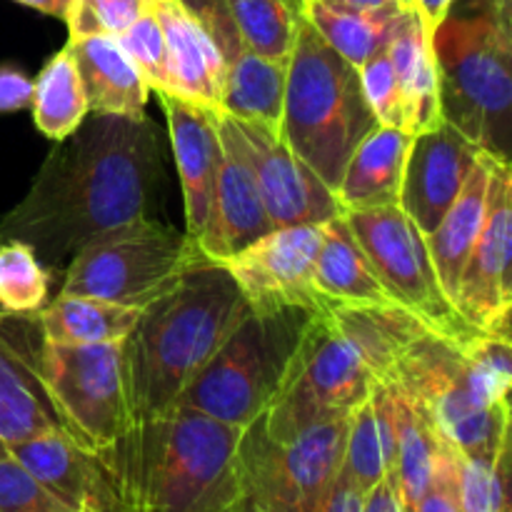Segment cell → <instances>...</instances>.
Returning a JSON list of instances; mask_svg holds the SVG:
<instances>
[{
  "label": "cell",
  "mask_w": 512,
  "mask_h": 512,
  "mask_svg": "<svg viewBox=\"0 0 512 512\" xmlns=\"http://www.w3.org/2000/svg\"><path fill=\"white\" fill-rule=\"evenodd\" d=\"M45 433H68V428L45 388L20 315L0 310V440L8 448Z\"/></svg>",
  "instance_id": "cell-18"
},
{
  "label": "cell",
  "mask_w": 512,
  "mask_h": 512,
  "mask_svg": "<svg viewBox=\"0 0 512 512\" xmlns=\"http://www.w3.org/2000/svg\"><path fill=\"white\" fill-rule=\"evenodd\" d=\"M225 5L250 50L288 63L305 18V0H225Z\"/></svg>",
  "instance_id": "cell-34"
},
{
  "label": "cell",
  "mask_w": 512,
  "mask_h": 512,
  "mask_svg": "<svg viewBox=\"0 0 512 512\" xmlns=\"http://www.w3.org/2000/svg\"><path fill=\"white\" fill-rule=\"evenodd\" d=\"M378 128L353 63L330 48L303 18L285 75L278 135L313 173L338 190L360 140Z\"/></svg>",
  "instance_id": "cell-5"
},
{
  "label": "cell",
  "mask_w": 512,
  "mask_h": 512,
  "mask_svg": "<svg viewBox=\"0 0 512 512\" xmlns=\"http://www.w3.org/2000/svg\"><path fill=\"white\" fill-rule=\"evenodd\" d=\"M153 13L163 28L170 93L220 110L223 58L205 25L185 0H153Z\"/></svg>",
  "instance_id": "cell-21"
},
{
  "label": "cell",
  "mask_w": 512,
  "mask_h": 512,
  "mask_svg": "<svg viewBox=\"0 0 512 512\" xmlns=\"http://www.w3.org/2000/svg\"><path fill=\"white\" fill-rule=\"evenodd\" d=\"M215 123L220 143L248 165L275 228L323 225L343 213L338 195L283 143L278 130L238 120L223 110H215Z\"/></svg>",
  "instance_id": "cell-13"
},
{
  "label": "cell",
  "mask_w": 512,
  "mask_h": 512,
  "mask_svg": "<svg viewBox=\"0 0 512 512\" xmlns=\"http://www.w3.org/2000/svg\"><path fill=\"white\" fill-rule=\"evenodd\" d=\"M465 370L473 393L488 408L510 405L512 388V348L505 335L475 333L468 343L460 345Z\"/></svg>",
  "instance_id": "cell-36"
},
{
  "label": "cell",
  "mask_w": 512,
  "mask_h": 512,
  "mask_svg": "<svg viewBox=\"0 0 512 512\" xmlns=\"http://www.w3.org/2000/svg\"><path fill=\"white\" fill-rule=\"evenodd\" d=\"M398 5H403L405 10H415V0H395Z\"/></svg>",
  "instance_id": "cell-50"
},
{
  "label": "cell",
  "mask_w": 512,
  "mask_h": 512,
  "mask_svg": "<svg viewBox=\"0 0 512 512\" xmlns=\"http://www.w3.org/2000/svg\"><path fill=\"white\" fill-rule=\"evenodd\" d=\"M405 13L410 10L400 5L383 10H343L305 0V18L310 20V25L323 35L330 48L338 50L355 68L388 48Z\"/></svg>",
  "instance_id": "cell-32"
},
{
  "label": "cell",
  "mask_w": 512,
  "mask_h": 512,
  "mask_svg": "<svg viewBox=\"0 0 512 512\" xmlns=\"http://www.w3.org/2000/svg\"><path fill=\"white\" fill-rule=\"evenodd\" d=\"M350 415L308 425L285 440L245 425L238 448L245 512H318L343 468Z\"/></svg>",
  "instance_id": "cell-8"
},
{
  "label": "cell",
  "mask_w": 512,
  "mask_h": 512,
  "mask_svg": "<svg viewBox=\"0 0 512 512\" xmlns=\"http://www.w3.org/2000/svg\"><path fill=\"white\" fill-rule=\"evenodd\" d=\"M375 383L358 350L323 310L310 318L280 393L253 423L268 438L285 440L320 420L350 415Z\"/></svg>",
  "instance_id": "cell-10"
},
{
  "label": "cell",
  "mask_w": 512,
  "mask_h": 512,
  "mask_svg": "<svg viewBox=\"0 0 512 512\" xmlns=\"http://www.w3.org/2000/svg\"><path fill=\"white\" fill-rule=\"evenodd\" d=\"M5 450H8V448H5V443H3V440H0V453H5Z\"/></svg>",
  "instance_id": "cell-52"
},
{
  "label": "cell",
  "mask_w": 512,
  "mask_h": 512,
  "mask_svg": "<svg viewBox=\"0 0 512 512\" xmlns=\"http://www.w3.org/2000/svg\"><path fill=\"white\" fill-rule=\"evenodd\" d=\"M395 463V415L383 380L370 388V395L350 413L340 473L363 493L388 478Z\"/></svg>",
  "instance_id": "cell-29"
},
{
  "label": "cell",
  "mask_w": 512,
  "mask_h": 512,
  "mask_svg": "<svg viewBox=\"0 0 512 512\" xmlns=\"http://www.w3.org/2000/svg\"><path fill=\"white\" fill-rule=\"evenodd\" d=\"M33 315L40 340L45 343L98 345L128 338L138 323L140 310L88 295L60 293L48 308Z\"/></svg>",
  "instance_id": "cell-31"
},
{
  "label": "cell",
  "mask_w": 512,
  "mask_h": 512,
  "mask_svg": "<svg viewBox=\"0 0 512 512\" xmlns=\"http://www.w3.org/2000/svg\"><path fill=\"white\" fill-rule=\"evenodd\" d=\"M325 313L353 343L375 380H383L420 338L433 333L418 315L398 303L330 305Z\"/></svg>",
  "instance_id": "cell-25"
},
{
  "label": "cell",
  "mask_w": 512,
  "mask_h": 512,
  "mask_svg": "<svg viewBox=\"0 0 512 512\" xmlns=\"http://www.w3.org/2000/svg\"><path fill=\"white\" fill-rule=\"evenodd\" d=\"M248 308L228 270L215 263L195 265L145 305L123 345L130 418L173 408Z\"/></svg>",
  "instance_id": "cell-3"
},
{
  "label": "cell",
  "mask_w": 512,
  "mask_h": 512,
  "mask_svg": "<svg viewBox=\"0 0 512 512\" xmlns=\"http://www.w3.org/2000/svg\"><path fill=\"white\" fill-rule=\"evenodd\" d=\"M200 263L208 260L188 235L140 218L80 248L65 268L63 293L143 310Z\"/></svg>",
  "instance_id": "cell-7"
},
{
  "label": "cell",
  "mask_w": 512,
  "mask_h": 512,
  "mask_svg": "<svg viewBox=\"0 0 512 512\" xmlns=\"http://www.w3.org/2000/svg\"><path fill=\"white\" fill-rule=\"evenodd\" d=\"M273 228L275 225L265 210L248 165L223 145L213 203L203 230L193 240L200 255L208 263L223 265Z\"/></svg>",
  "instance_id": "cell-20"
},
{
  "label": "cell",
  "mask_w": 512,
  "mask_h": 512,
  "mask_svg": "<svg viewBox=\"0 0 512 512\" xmlns=\"http://www.w3.org/2000/svg\"><path fill=\"white\" fill-rule=\"evenodd\" d=\"M118 500V498H115ZM118 508H120V512H130L128 508H123V505H120V500H118ZM230 512H245V510H240V508H235V510H230Z\"/></svg>",
  "instance_id": "cell-51"
},
{
  "label": "cell",
  "mask_w": 512,
  "mask_h": 512,
  "mask_svg": "<svg viewBox=\"0 0 512 512\" xmlns=\"http://www.w3.org/2000/svg\"><path fill=\"white\" fill-rule=\"evenodd\" d=\"M50 273L35 250L23 240L0 243V310L33 315L50 293Z\"/></svg>",
  "instance_id": "cell-35"
},
{
  "label": "cell",
  "mask_w": 512,
  "mask_h": 512,
  "mask_svg": "<svg viewBox=\"0 0 512 512\" xmlns=\"http://www.w3.org/2000/svg\"><path fill=\"white\" fill-rule=\"evenodd\" d=\"M120 48L128 53L135 68L148 83L150 93H170L168 58H165V38L153 8L140 15L125 33L118 35Z\"/></svg>",
  "instance_id": "cell-39"
},
{
  "label": "cell",
  "mask_w": 512,
  "mask_h": 512,
  "mask_svg": "<svg viewBox=\"0 0 512 512\" xmlns=\"http://www.w3.org/2000/svg\"><path fill=\"white\" fill-rule=\"evenodd\" d=\"M508 470L510 445L495 458V463H480L458 455V495L463 512H510Z\"/></svg>",
  "instance_id": "cell-37"
},
{
  "label": "cell",
  "mask_w": 512,
  "mask_h": 512,
  "mask_svg": "<svg viewBox=\"0 0 512 512\" xmlns=\"http://www.w3.org/2000/svg\"><path fill=\"white\" fill-rule=\"evenodd\" d=\"M240 438L238 425L173 405L133 420L95 458L130 512H230L240 503Z\"/></svg>",
  "instance_id": "cell-2"
},
{
  "label": "cell",
  "mask_w": 512,
  "mask_h": 512,
  "mask_svg": "<svg viewBox=\"0 0 512 512\" xmlns=\"http://www.w3.org/2000/svg\"><path fill=\"white\" fill-rule=\"evenodd\" d=\"M512 168L495 158L488 210L460 273L455 310L470 328L510 338L512 313Z\"/></svg>",
  "instance_id": "cell-14"
},
{
  "label": "cell",
  "mask_w": 512,
  "mask_h": 512,
  "mask_svg": "<svg viewBox=\"0 0 512 512\" xmlns=\"http://www.w3.org/2000/svg\"><path fill=\"white\" fill-rule=\"evenodd\" d=\"M383 383L390 393L395 415V463L388 478L393 480L395 490H398L400 505L408 512L415 505V500L423 495V490L428 488L435 458L443 448V438L413 395H408L388 380H383Z\"/></svg>",
  "instance_id": "cell-30"
},
{
  "label": "cell",
  "mask_w": 512,
  "mask_h": 512,
  "mask_svg": "<svg viewBox=\"0 0 512 512\" xmlns=\"http://www.w3.org/2000/svg\"><path fill=\"white\" fill-rule=\"evenodd\" d=\"M443 118L480 150L512 155V0H475L433 35Z\"/></svg>",
  "instance_id": "cell-4"
},
{
  "label": "cell",
  "mask_w": 512,
  "mask_h": 512,
  "mask_svg": "<svg viewBox=\"0 0 512 512\" xmlns=\"http://www.w3.org/2000/svg\"><path fill=\"white\" fill-rule=\"evenodd\" d=\"M383 380L413 395L458 455L495 463L510 445V405L488 408L473 393L458 343L438 333L420 338Z\"/></svg>",
  "instance_id": "cell-9"
},
{
  "label": "cell",
  "mask_w": 512,
  "mask_h": 512,
  "mask_svg": "<svg viewBox=\"0 0 512 512\" xmlns=\"http://www.w3.org/2000/svg\"><path fill=\"white\" fill-rule=\"evenodd\" d=\"M495 155L480 150L473 170L465 178L458 198L443 215L438 228L430 235H425L430 258H433L435 273H438L440 288L448 295L450 303L455 305V293H458L460 273H463L468 255L473 250L475 238L483 228L485 210H488V193H490V173H493Z\"/></svg>",
  "instance_id": "cell-24"
},
{
  "label": "cell",
  "mask_w": 512,
  "mask_h": 512,
  "mask_svg": "<svg viewBox=\"0 0 512 512\" xmlns=\"http://www.w3.org/2000/svg\"><path fill=\"white\" fill-rule=\"evenodd\" d=\"M313 315L305 308H248L175 405L238 428L258 420L283 388Z\"/></svg>",
  "instance_id": "cell-6"
},
{
  "label": "cell",
  "mask_w": 512,
  "mask_h": 512,
  "mask_svg": "<svg viewBox=\"0 0 512 512\" xmlns=\"http://www.w3.org/2000/svg\"><path fill=\"white\" fill-rule=\"evenodd\" d=\"M8 453L70 512L98 505L108 478L98 458L68 433H45L8 445Z\"/></svg>",
  "instance_id": "cell-22"
},
{
  "label": "cell",
  "mask_w": 512,
  "mask_h": 512,
  "mask_svg": "<svg viewBox=\"0 0 512 512\" xmlns=\"http://www.w3.org/2000/svg\"><path fill=\"white\" fill-rule=\"evenodd\" d=\"M105 478H108V475H105ZM88 512H120L118 500H115V493H113V488H110V483L105 485V490H103V495H100L98 505H95V508L88 510Z\"/></svg>",
  "instance_id": "cell-49"
},
{
  "label": "cell",
  "mask_w": 512,
  "mask_h": 512,
  "mask_svg": "<svg viewBox=\"0 0 512 512\" xmlns=\"http://www.w3.org/2000/svg\"><path fill=\"white\" fill-rule=\"evenodd\" d=\"M150 8L153 0H70L63 20L68 23L70 38L80 35L118 38Z\"/></svg>",
  "instance_id": "cell-38"
},
{
  "label": "cell",
  "mask_w": 512,
  "mask_h": 512,
  "mask_svg": "<svg viewBox=\"0 0 512 512\" xmlns=\"http://www.w3.org/2000/svg\"><path fill=\"white\" fill-rule=\"evenodd\" d=\"M15 3L28 5V8L40 10V13L53 15V18H60V20H63V18H65V13H68L70 0H15Z\"/></svg>",
  "instance_id": "cell-48"
},
{
  "label": "cell",
  "mask_w": 512,
  "mask_h": 512,
  "mask_svg": "<svg viewBox=\"0 0 512 512\" xmlns=\"http://www.w3.org/2000/svg\"><path fill=\"white\" fill-rule=\"evenodd\" d=\"M478 155V145L448 120L413 135L405 155L398 205L420 233L430 235L438 228Z\"/></svg>",
  "instance_id": "cell-17"
},
{
  "label": "cell",
  "mask_w": 512,
  "mask_h": 512,
  "mask_svg": "<svg viewBox=\"0 0 512 512\" xmlns=\"http://www.w3.org/2000/svg\"><path fill=\"white\" fill-rule=\"evenodd\" d=\"M388 55L403 95L405 130L415 135L443 123L438 63H435L433 45L425 40L418 13L413 10L405 13L390 38Z\"/></svg>",
  "instance_id": "cell-28"
},
{
  "label": "cell",
  "mask_w": 512,
  "mask_h": 512,
  "mask_svg": "<svg viewBox=\"0 0 512 512\" xmlns=\"http://www.w3.org/2000/svg\"><path fill=\"white\" fill-rule=\"evenodd\" d=\"M33 103V78L15 63H0V115L18 113Z\"/></svg>",
  "instance_id": "cell-43"
},
{
  "label": "cell",
  "mask_w": 512,
  "mask_h": 512,
  "mask_svg": "<svg viewBox=\"0 0 512 512\" xmlns=\"http://www.w3.org/2000/svg\"><path fill=\"white\" fill-rule=\"evenodd\" d=\"M0 512H70L13 455L0 453Z\"/></svg>",
  "instance_id": "cell-41"
},
{
  "label": "cell",
  "mask_w": 512,
  "mask_h": 512,
  "mask_svg": "<svg viewBox=\"0 0 512 512\" xmlns=\"http://www.w3.org/2000/svg\"><path fill=\"white\" fill-rule=\"evenodd\" d=\"M358 73L363 95L378 125H393V128L405 130L403 95H400L398 75H395L393 63H390L388 48L375 53L370 60H365L358 68Z\"/></svg>",
  "instance_id": "cell-40"
},
{
  "label": "cell",
  "mask_w": 512,
  "mask_h": 512,
  "mask_svg": "<svg viewBox=\"0 0 512 512\" xmlns=\"http://www.w3.org/2000/svg\"><path fill=\"white\" fill-rule=\"evenodd\" d=\"M205 25L223 58L220 110L238 120L280 128L288 63H278L250 50L240 38L225 0H185Z\"/></svg>",
  "instance_id": "cell-16"
},
{
  "label": "cell",
  "mask_w": 512,
  "mask_h": 512,
  "mask_svg": "<svg viewBox=\"0 0 512 512\" xmlns=\"http://www.w3.org/2000/svg\"><path fill=\"white\" fill-rule=\"evenodd\" d=\"M123 345H58L40 340L43 383L65 428L90 453H103L133 423L125 390Z\"/></svg>",
  "instance_id": "cell-12"
},
{
  "label": "cell",
  "mask_w": 512,
  "mask_h": 512,
  "mask_svg": "<svg viewBox=\"0 0 512 512\" xmlns=\"http://www.w3.org/2000/svg\"><path fill=\"white\" fill-rule=\"evenodd\" d=\"M458 0H415V13H418L420 25H423L425 40L433 45V35L438 25L448 18L450 10L455 8Z\"/></svg>",
  "instance_id": "cell-45"
},
{
  "label": "cell",
  "mask_w": 512,
  "mask_h": 512,
  "mask_svg": "<svg viewBox=\"0 0 512 512\" xmlns=\"http://www.w3.org/2000/svg\"><path fill=\"white\" fill-rule=\"evenodd\" d=\"M363 505H365L363 490H360L355 483H350V480L340 473L318 512H363Z\"/></svg>",
  "instance_id": "cell-44"
},
{
  "label": "cell",
  "mask_w": 512,
  "mask_h": 512,
  "mask_svg": "<svg viewBox=\"0 0 512 512\" xmlns=\"http://www.w3.org/2000/svg\"><path fill=\"white\" fill-rule=\"evenodd\" d=\"M323 225L273 228L223 263L240 295L253 310L305 308L323 313L325 305L313 288V265Z\"/></svg>",
  "instance_id": "cell-15"
},
{
  "label": "cell",
  "mask_w": 512,
  "mask_h": 512,
  "mask_svg": "<svg viewBox=\"0 0 512 512\" xmlns=\"http://www.w3.org/2000/svg\"><path fill=\"white\" fill-rule=\"evenodd\" d=\"M408 512H463L458 495V455L448 443H443L435 458L428 488Z\"/></svg>",
  "instance_id": "cell-42"
},
{
  "label": "cell",
  "mask_w": 512,
  "mask_h": 512,
  "mask_svg": "<svg viewBox=\"0 0 512 512\" xmlns=\"http://www.w3.org/2000/svg\"><path fill=\"white\" fill-rule=\"evenodd\" d=\"M33 120L40 133L60 143L90 115L83 83L68 48L58 50L33 80Z\"/></svg>",
  "instance_id": "cell-33"
},
{
  "label": "cell",
  "mask_w": 512,
  "mask_h": 512,
  "mask_svg": "<svg viewBox=\"0 0 512 512\" xmlns=\"http://www.w3.org/2000/svg\"><path fill=\"white\" fill-rule=\"evenodd\" d=\"M158 175V135L148 118L88 115L50 150L25 198L0 218V243H28L50 273L68 268L98 235L150 218Z\"/></svg>",
  "instance_id": "cell-1"
},
{
  "label": "cell",
  "mask_w": 512,
  "mask_h": 512,
  "mask_svg": "<svg viewBox=\"0 0 512 512\" xmlns=\"http://www.w3.org/2000/svg\"><path fill=\"white\" fill-rule=\"evenodd\" d=\"M90 113L145 118L150 88L113 35H80L68 45Z\"/></svg>",
  "instance_id": "cell-23"
},
{
  "label": "cell",
  "mask_w": 512,
  "mask_h": 512,
  "mask_svg": "<svg viewBox=\"0 0 512 512\" xmlns=\"http://www.w3.org/2000/svg\"><path fill=\"white\" fill-rule=\"evenodd\" d=\"M363 512H405L403 505H400L398 490H395L393 480H380L373 490L365 493Z\"/></svg>",
  "instance_id": "cell-46"
},
{
  "label": "cell",
  "mask_w": 512,
  "mask_h": 512,
  "mask_svg": "<svg viewBox=\"0 0 512 512\" xmlns=\"http://www.w3.org/2000/svg\"><path fill=\"white\" fill-rule=\"evenodd\" d=\"M315 3L330 5V8H343V10H383L395 8V0H315ZM403 8V5H400Z\"/></svg>",
  "instance_id": "cell-47"
},
{
  "label": "cell",
  "mask_w": 512,
  "mask_h": 512,
  "mask_svg": "<svg viewBox=\"0 0 512 512\" xmlns=\"http://www.w3.org/2000/svg\"><path fill=\"white\" fill-rule=\"evenodd\" d=\"M313 288L325 310L330 305L395 303L373 273V265L365 258L343 213L323 223V238L313 265Z\"/></svg>",
  "instance_id": "cell-26"
},
{
  "label": "cell",
  "mask_w": 512,
  "mask_h": 512,
  "mask_svg": "<svg viewBox=\"0 0 512 512\" xmlns=\"http://www.w3.org/2000/svg\"><path fill=\"white\" fill-rule=\"evenodd\" d=\"M373 273L398 305L418 315L433 333L463 345L480 330L470 328L440 288L425 235L398 203L343 210Z\"/></svg>",
  "instance_id": "cell-11"
},
{
  "label": "cell",
  "mask_w": 512,
  "mask_h": 512,
  "mask_svg": "<svg viewBox=\"0 0 512 512\" xmlns=\"http://www.w3.org/2000/svg\"><path fill=\"white\" fill-rule=\"evenodd\" d=\"M165 110L173 145L175 165H178L180 188H183L185 225L188 238L195 240L203 230L213 203L215 180H218L223 143L215 123V110L178 98L173 93H155Z\"/></svg>",
  "instance_id": "cell-19"
},
{
  "label": "cell",
  "mask_w": 512,
  "mask_h": 512,
  "mask_svg": "<svg viewBox=\"0 0 512 512\" xmlns=\"http://www.w3.org/2000/svg\"><path fill=\"white\" fill-rule=\"evenodd\" d=\"M410 140L408 130L393 125H378L360 140L335 190L343 210L398 203Z\"/></svg>",
  "instance_id": "cell-27"
}]
</instances>
